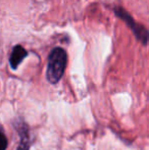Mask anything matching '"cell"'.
<instances>
[{"mask_svg": "<svg viewBox=\"0 0 149 150\" xmlns=\"http://www.w3.org/2000/svg\"><path fill=\"white\" fill-rule=\"evenodd\" d=\"M114 12H115V16H119L121 20H123L124 22L128 25V27H129V28L132 30V32L135 34L138 41L141 42L143 45H146V44H147V41H148L147 29H146L144 26H142V25L137 24V23L135 22V20H134V18H132V16L124 9V8L117 6V7L114 8Z\"/></svg>", "mask_w": 149, "mask_h": 150, "instance_id": "obj_2", "label": "cell"}, {"mask_svg": "<svg viewBox=\"0 0 149 150\" xmlns=\"http://www.w3.org/2000/svg\"><path fill=\"white\" fill-rule=\"evenodd\" d=\"M68 62V54L61 47H55L48 56L47 80L50 84H56L64 76Z\"/></svg>", "mask_w": 149, "mask_h": 150, "instance_id": "obj_1", "label": "cell"}, {"mask_svg": "<svg viewBox=\"0 0 149 150\" xmlns=\"http://www.w3.org/2000/svg\"><path fill=\"white\" fill-rule=\"evenodd\" d=\"M28 56V51L22 45H16L9 56V64L12 69H16L22 61Z\"/></svg>", "mask_w": 149, "mask_h": 150, "instance_id": "obj_3", "label": "cell"}, {"mask_svg": "<svg viewBox=\"0 0 149 150\" xmlns=\"http://www.w3.org/2000/svg\"><path fill=\"white\" fill-rule=\"evenodd\" d=\"M20 143L18 146V149L16 150H29V148H30V142H29L28 132L26 130L24 132L20 131Z\"/></svg>", "mask_w": 149, "mask_h": 150, "instance_id": "obj_4", "label": "cell"}, {"mask_svg": "<svg viewBox=\"0 0 149 150\" xmlns=\"http://www.w3.org/2000/svg\"><path fill=\"white\" fill-rule=\"evenodd\" d=\"M7 147V139L4 133L0 130V150H5Z\"/></svg>", "mask_w": 149, "mask_h": 150, "instance_id": "obj_5", "label": "cell"}]
</instances>
